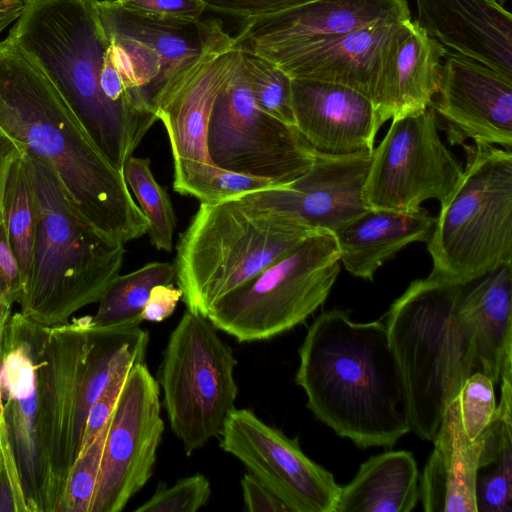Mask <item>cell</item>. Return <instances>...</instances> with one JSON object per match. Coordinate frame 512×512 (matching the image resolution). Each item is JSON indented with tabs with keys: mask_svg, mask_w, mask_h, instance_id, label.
Returning a JSON list of instances; mask_svg holds the SVG:
<instances>
[{
	"mask_svg": "<svg viewBox=\"0 0 512 512\" xmlns=\"http://www.w3.org/2000/svg\"><path fill=\"white\" fill-rule=\"evenodd\" d=\"M206 9L245 20L278 13L312 0H200Z\"/></svg>",
	"mask_w": 512,
	"mask_h": 512,
	"instance_id": "39",
	"label": "cell"
},
{
	"mask_svg": "<svg viewBox=\"0 0 512 512\" xmlns=\"http://www.w3.org/2000/svg\"><path fill=\"white\" fill-rule=\"evenodd\" d=\"M463 428L471 439L478 438L496 416L494 383L477 371L467 378L459 394Z\"/></svg>",
	"mask_w": 512,
	"mask_h": 512,
	"instance_id": "35",
	"label": "cell"
},
{
	"mask_svg": "<svg viewBox=\"0 0 512 512\" xmlns=\"http://www.w3.org/2000/svg\"><path fill=\"white\" fill-rule=\"evenodd\" d=\"M438 96L432 107L438 128L451 145L512 147V79L459 54L440 66Z\"/></svg>",
	"mask_w": 512,
	"mask_h": 512,
	"instance_id": "19",
	"label": "cell"
},
{
	"mask_svg": "<svg viewBox=\"0 0 512 512\" xmlns=\"http://www.w3.org/2000/svg\"><path fill=\"white\" fill-rule=\"evenodd\" d=\"M466 150L460 181L427 242L430 275L459 285L512 264V153L493 145Z\"/></svg>",
	"mask_w": 512,
	"mask_h": 512,
	"instance_id": "7",
	"label": "cell"
},
{
	"mask_svg": "<svg viewBox=\"0 0 512 512\" xmlns=\"http://www.w3.org/2000/svg\"><path fill=\"white\" fill-rule=\"evenodd\" d=\"M25 0H0V19H17L23 11Z\"/></svg>",
	"mask_w": 512,
	"mask_h": 512,
	"instance_id": "44",
	"label": "cell"
},
{
	"mask_svg": "<svg viewBox=\"0 0 512 512\" xmlns=\"http://www.w3.org/2000/svg\"><path fill=\"white\" fill-rule=\"evenodd\" d=\"M371 156L315 154L310 168L293 182L251 192L239 199L257 210L333 234L368 209L363 188Z\"/></svg>",
	"mask_w": 512,
	"mask_h": 512,
	"instance_id": "18",
	"label": "cell"
},
{
	"mask_svg": "<svg viewBox=\"0 0 512 512\" xmlns=\"http://www.w3.org/2000/svg\"><path fill=\"white\" fill-rule=\"evenodd\" d=\"M399 23L380 22L338 36L253 53L272 61L291 78L344 85L371 99L383 50Z\"/></svg>",
	"mask_w": 512,
	"mask_h": 512,
	"instance_id": "22",
	"label": "cell"
},
{
	"mask_svg": "<svg viewBox=\"0 0 512 512\" xmlns=\"http://www.w3.org/2000/svg\"><path fill=\"white\" fill-rule=\"evenodd\" d=\"M15 18H1L0 19V33L6 29L11 23L15 22Z\"/></svg>",
	"mask_w": 512,
	"mask_h": 512,
	"instance_id": "46",
	"label": "cell"
},
{
	"mask_svg": "<svg viewBox=\"0 0 512 512\" xmlns=\"http://www.w3.org/2000/svg\"><path fill=\"white\" fill-rule=\"evenodd\" d=\"M1 216L25 287L35 245L38 209L24 151L9 168L4 185Z\"/></svg>",
	"mask_w": 512,
	"mask_h": 512,
	"instance_id": "31",
	"label": "cell"
},
{
	"mask_svg": "<svg viewBox=\"0 0 512 512\" xmlns=\"http://www.w3.org/2000/svg\"><path fill=\"white\" fill-rule=\"evenodd\" d=\"M25 1H27V0H25Z\"/></svg>",
	"mask_w": 512,
	"mask_h": 512,
	"instance_id": "50",
	"label": "cell"
},
{
	"mask_svg": "<svg viewBox=\"0 0 512 512\" xmlns=\"http://www.w3.org/2000/svg\"><path fill=\"white\" fill-rule=\"evenodd\" d=\"M22 154V147L0 128V211L9 168L13 161Z\"/></svg>",
	"mask_w": 512,
	"mask_h": 512,
	"instance_id": "43",
	"label": "cell"
},
{
	"mask_svg": "<svg viewBox=\"0 0 512 512\" xmlns=\"http://www.w3.org/2000/svg\"><path fill=\"white\" fill-rule=\"evenodd\" d=\"M183 293L179 287L172 284L157 285L149 295L142 312V320L149 322H161L171 316L182 298Z\"/></svg>",
	"mask_w": 512,
	"mask_h": 512,
	"instance_id": "42",
	"label": "cell"
},
{
	"mask_svg": "<svg viewBox=\"0 0 512 512\" xmlns=\"http://www.w3.org/2000/svg\"><path fill=\"white\" fill-rule=\"evenodd\" d=\"M295 127L315 154H372L380 128L372 100L336 83L292 78Z\"/></svg>",
	"mask_w": 512,
	"mask_h": 512,
	"instance_id": "20",
	"label": "cell"
},
{
	"mask_svg": "<svg viewBox=\"0 0 512 512\" xmlns=\"http://www.w3.org/2000/svg\"><path fill=\"white\" fill-rule=\"evenodd\" d=\"M420 497L419 473L409 451H389L362 463L340 487L335 512H409Z\"/></svg>",
	"mask_w": 512,
	"mask_h": 512,
	"instance_id": "28",
	"label": "cell"
},
{
	"mask_svg": "<svg viewBox=\"0 0 512 512\" xmlns=\"http://www.w3.org/2000/svg\"><path fill=\"white\" fill-rule=\"evenodd\" d=\"M340 272L334 235L316 232L256 277L216 301L207 318L238 342L274 338L327 299Z\"/></svg>",
	"mask_w": 512,
	"mask_h": 512,
	"instance_id": "8",
	"label": "cell"
},
{
	"mask_svg": "<svg viewBox=\"0 0 512 512\" xmlns=\"http://www.w3.org/2000/svg\"><path fill=\"white\" fill-rule=\"evenodd\" d=\"M44 327L21 312L12 314L0 352L4 418L29 512H46L40 439Z\"/></svg>",
	"mask_w": 512,
	"mask_h": 512,
	"instance_id": "15",
	"label": "cell"
},
{
	"mask_svg": "<svg viewBox=\"0 0 512 512\" xmlns=\"http://www.w3.org/2000/svg\"><path fill=\"white\" fill-rule=\"evenodd\" d=\"M214 165L267 179L293 182L312 165L315 153L295 126L256 105L241 60L215 99L208 126Z\"/></svg>",
	"mask_w": 512,
	"mask_h": 512,
	"instance_id": "11",
	"label": "cell"
},
{
	"mask_svg": "<svg viewBox=\"0 0 512 512\" xmlns=\"http://www.w3.org/2000/svg\"><path fill=\"white\" fill-rule=\"evenodd\" d=\"M38 225L20 312L53 326L99 302L119 274L125 248L94 229L68 199L52 166L24 151Z\"/></svg>",
	"mask_w": 512,
	"mask_h": 512,
	"instance_id": "5",
	"label": "cell"
},
{
	"mask_svg": "<svg viewBox=\"0 0 512 512\" xmlns=\"http://www.w3.org/2000/svg\"><path fill=\"white\" fill-rule=\"evenodd\" d=\"M136 364V363H135ZM134 364L125 366L112 378L100 397L90 407L85 421L80 452H83L107 426L121 388Z\"/></svg>",
	"mask_w": 512,
	"mask_h": 512,
	"instance_id": "38",
	"label": "cell"
},
{
	"mask_svg": "<svg viewBox=\"0 0 512 512\" xmlns=\"http://www.w3.org/2000/svg\"><path fill=\"white\" fill-rule=\"evenodd\" d=\"M106 428L107 426L89 447L78 455L68 477L64 512H91L98 484Z\"/></svg>",
	"mask_w": 512,
	"mask_h": 512,
	"instance_id": "34",
	"label": "cell"
},
{
	"mask_svg": "<svg viewBox=\"0 0 512 512\" xmlns=\"http://www.w3.org/2000/svg\"><path fill=\"white\" fill-rule=\"evenodd\" d=\"M295 381L314 416L358 447L393 446L411 431L402 372L382 321L333 309L310 325Z\"/></svg>",
	"mask_w": 512,
	"mask_h": 512,
	"instance_id": "2",
	"label": "cell"
},
{
	"mask_svg": "<svg viewBox=\"0 0 512 512\" xmlns=\"http://www.w3.org/2000/svg\"><path fill=\"white\" fill-rule=\"evenodd\" d=\"M496 2H498L500 5L504 4L507 0H495Z\"/></svg>",
	"mask_w": 512,
	"mask_h": 512,
	"instance_id": "49",
	"label": "cell"
},
{
	"mask_svg": "<svg viewBox=\"0 0 512 512\" xmlns=\"http://www.w3.org/2000/svg\"><path fill=\"white\" fill-rule=\"evenodd\" d=\"M411 20L407 0H312L245 20L235 43L243 50L310 42L380 22Z\"/></svg>",
	"mask_w": 512,
	"mask_h": 512,
	"instance_id": "21",
	"label": "cell"
},
{
	"mask_svg": "<svg viewBox=\"0 0 512 512\" xmlns=\"http://www.w3.org/2000/svg\"><path fill=\"white\" fill-rule=\"evenodd\" d=\"M240 484L246 511L291 512L273 491L250 472L242 477Z\"/></svg>",
	"mask_w": 512,
	"mask_h": 512,
	"instance_id": "41",
	"label": "cell"
},
{
	"mask_svg": "<svg viewBox=\"0 0 512 512\" xmlns=\"http://www.w3.org/2000/svg\"><path fill=\"white\" fill-rule=\"evenodd\" d=\"M316 232L239 198L200 203L176 246L175 280L184 304L206 317L216 301Z\"/></svg>",
	"mask_w": 512,
	"mask_h": 512,
	"instance_id": "6",
	"label": "cell"
},
{
	"mask_svg": "<svg viewBox=\"0 0 512 512\" xmlns=\"http://www.w3.org/2000/svg\"><path fill=\"white\" fill-rule=\"evenodd\" d=\"M122 172L148 221L150 243L157 250L170 252L176 216L169 194L151 171L150 160L132 155L125 161Z\"/></svg>",
	"mask_w": 512,
	"mask_h": 512,
	"instance_id": "32",
	"label": "cell"
},
{
	"mask_svg": "<svg viewBox=\"0 0 512 512\" xmlns=\"http://www.w3.org/2000/svg\"><path fill=\"white\" fill-rule=\"evenodd\" d=\"M242 50V65L256 105L270 116L295 126L292 78L272 61Z\"/></svg>",
	"mask_w": 512,
	"mask_h": 512,
	"instance_id": "33",
	"label": "cell"
},
{
	"mask_svg": "<svg viewBox=\"0 0 512 512\" xmlns=\"http://www.w3.org/2000/svg\"><path fill=\"white\" fill-rule=\"evenodd\" d=\"M463 169L442 142L431 106L392 119L373 150L363 188L368 208L414 211L427 199L443 203Z\"/></svg>",
	"mask_w": 512,
	"mask_h": 512,
	"instance_id": "12",
	"label": "cell"
},
{
	"mask_svg": "<svg viewBox=\"0 0 512 512\" xmlns=\"http://www.w3.org/2000/svg\"><path fill=\"white\" fill-rule=\"evenodd\" d=\"M12 305L13 304L8 301L0 302V352L6 336L8 324L12 316Z\"/></svg>",
	"mask_w": 512,
	"mask_h": 512,
	"instance_id": "45",
	"label": "cell"
},
{
	"mask_svg": "<svg viewBox=\"0 0 512 512\" xmlns=\"http://www.w3.org/2000/svg\"><path fill=\"white\" fill-rule=\"evenodd\" d=\"M2 475V453H1V444H0V481Z\"/></svg>",
	"mask_w": 512,
	"mask_h": 512,
	"instance_id": "48",
	"label": "cell"
},
{
	"mask_svg": "<svg viewBox=\"0 0 512 512\" xmlns=\"http://www.w3.org/2000/svg\"><path fill=\"white\" fill-rule=\"evenodd\" d=\"M106 35L131 59L146 104H155L164 89L193 62L230 36L218 19H156L129 12L113 0H97Z\"/></svg>",
	"mask_w": 512,
	"mask_h": 512,
	"instance_id": "17",
	"label": "cell"
},
{
	"mask_svg": "<svg viewBox=\"0 0 512 512\" xmlns=\"http://www.w3.org/2000/svg\"><path fill=\"white\" fill-rule=\"evenodd\" d=\"M416 24L443 46L512 79V16L495 0H416Z\"/></svg>",
	"mask_w": 512,
	"mask_h": 512,
	"instance_id": "24",
	"label": "cell"
},
{
	"mask_svg": "<svg viewBox=\"0 0 512 512\" xmlns=\"http://www.w3.org/2000/svg\"><path fill=\"white\" fill-rule=\"evenodd\" d=\"M205 316L186 310L170 334L159 384L170 427L191 455L221 434L235 408L233 351Z\"/></svg>",
	"mask_w": 512,
	"mask_h": 512,
	"instance_id": "9",
	"label": "cell"
},
{
	"mask_svg": "<svg viewBox=\"0 0 512 512\" xmlns=\"http://www.w3.org/2000/svg\"><path fill=\"white\" fill-rule=\"evenodd\" d=\"M174 263L154 261L125 275H117L106 287L92 324L97 328L136 327L143 322L142 312L151 290L172 284Z\"/></svg>",
	"mask_w": 512,
	"mask_h": 512,
	"instance_id": "29",
	"label": "cell"
},
{
	"mask_svg": "<svg viewBox=\"0 0 512 512\" xmlns=\"http://www.w3.org/2000/svg\"><path fill=\"white\" fill-rule=\"evenodd\" d=\"M3 414H4V407H3L2 395H1V389H0V417Z\"/></svg>",
	"mask_w": 512,
	"mask_h": 512,
	"instance_id": "47",
	"label": "cell"
},
{
	"mask_svg": "<svg viewBox=\"0 0 512 512\" xmlns=\"http://www.w3.org/2000/svg\"><path fill=\"white\" fill-rule=\"evenodd\" d=\"M119 7L156 19L197 21L205 5L200 0H113Z\"/></svg>",
	"mask_w": 512,
	"mask_h": 512,
	"instance_id": "37",
	"label": "cell"
},
{
	"mask_svg": "<svg viewBox=\"0 0 512 512\" xmlns=\"http://www.w3.org/2000/svg\"><path fill=\"white\" fill-rule=\"evenodd\" d=\"M2 206V205H1ZM0 291L13 304L20 303L24 293L22 272L11 247L0 212Z\"/></svg>",
	"mask_w": 512,
	"mask_h": 512,
	"instance_id": "40",
	"label": "cell"
},
{
	"mask_svg": "<svg viewBox=\"0 0 512 512\" xmlns=\"http://www.w3.org/2000/svg\"><path fill=\"white\" fill-rule=\"evenodd\" d=\"M436 218L419 208H368L333 233L340 263L356 277L372 280L379 267L412 242H428Z\"/></svg>",
	"mask_w": 512,
	"mask_h": 512,
	"instance_id": "26",
	"label": "cell"
},
{
	"mask_svg": "<svg viewBox=\"0 0 512 512\" xmlns=\"http://www.w3.org/2000/svg\"><path fill=\"white\" fill-rule=\"evenodd\" d=\"M159 383L144 362L127 374L103 446L91 512H120L150 479L162 439Z\"/></svg>",
	"mask_w": 512,
	"mask_h": 512,
	"instance_id": "14",
	"label": "cell"
},
{
	"mask_svg": "<svg viewBox=\"0 0 512 512\" xmlns=\"http://www.w3.org/2000/svg\"><path fill=\"white\" fill-rule=\"evenodd\" d=\"M512 415L496 412L482 432L483 445L476 476L477 512H511Z\"/></svg>",
	"mask_w": 512,
	"mask_h": 512,
	"instance_id": "30",
	"label": "cell"
},
{
	"mask_svg": "<svg viewBox=\"0 0 512 512\" xmlns=\"http://www.w3.org/2000/svg\"><path fill=\"white\" fill-rule=\"evenodd\" d=\"M433 441L419 485L424 511L477 512L475 485L483 437L466 434L458 396L446 408Z\"/></svg>",
	"mask_w": 512,
	"mask_h": 512,
	"instance_id": "25",
	"label": "cell"
},
{
	"mask_svg": "<svg viewBox=\"0 0 512 512\" xmlns=\"http://www.w3.org/2000/svg\"><path fill=\"white\" fill-rule=\"evenodd\" d=\"M44 329L41 458L47 510L64 512L68 477L78 458L85 426L80 383L92 341L91 316Z\"/></svg>",
	"mask_w": 512,
	"mask_h": 512,
	"instance_id": "13",
	"label": "cell"
},
{
	"mask_svg": "<svg viewBox=\"0 0 512 512\" xmlns=\"http://www.w3.org/2000/svg\"><path fill=\"white\" fill-rule=\"evenodd\" d=\"M442 44L416 22H401L381 57L372 93L378 123L430 106L439 89Z\"/></svg>",
	"mask_w": 512,
	"mask_h": 512,
	"instance_id": "23",
	"label": "cell"
},
{
	"mask_svg": "<svg viewBox=\"0 0 512 512\" xmlns=\"http://www.w3.org/2000/svg\"><path fill=\"white\" fill-rule=\"evenodd\" d=\"M242 50L235 38L210 49L161 93L155 114L164 125L174 163L173 189L202 202H219L238 188L235 172L213 164L208 126L219 92L235 72Z\"/></svg>",
	"mask_w": 512,
	"mask_h": 512,
	"instance_id": "10",
	"label": "cell"
},
{
	"mask_svg": "<svg viewBox=\"0 0 512 512\" xmlns=\"http://www.w3.org/2000/svg\"><path fill=\"white\" fill-rule=\"evenodd\" d=\"M0 128L52 166L70 202L100 234L125 244L147 233L123 172L96 147L37 63L6 38L0 42Z\"/></svg>",
	"mask_w": 512,
	"mask_h": 512,
	"instance_id": "1",
	"label": "cell"
},
{
	"mask_svg": "<svg viewBox=\"0 0 512 512\" xmlns=\"http://www.w3.org/2000/svg\"><path fill=\"white\" fill-rule=\"evenodd\" d=\"M96 1L27 0L6 39L37 63L96 147L122 172L158 118L150 110L117 105L104 94L113 50Z\"/></svg>",
	"mask_w": 512,
	"mask_h": 512,
	"instance_id": "3",
	"label": "cell"
},
{
	"mask_svg": "<svg viewBox=\"0 0 512 512\" xmlns=\"http://www.w3.org/2000/svg\"><path fill=\"white\" fill-rule=\"evenodd\" d=\"M221 448L241 461L291 512H335L340 487L296 439L249 409L234 408L221 431Z\"/></svg>",
	"mask_w": 512,
	"mask_h": 512,
	"instance_id": "16",
	"label": "cell"
},
{
	"mask_svg": "<svg viewBox=\"0 0 512 512\" xmlns=\"http://www.w3.org/2000/svg\"><path fill=\"white\" fill-rule=\"evenodd\" d=\"M464 285L429 275L413 281L386 315L411 430L432 441L448 405L480 371L473 324L460 305Z\"/></svg>",
	"mask_w": 512,
	"mask_h": 512,
	"instance_id": "4",
	"label": "cell"
},
{
	"mask_svg": "<svg viewBox=\"0 0 512 512\" xmlns=\"http://www.w3.org/2000/svg\"><path fill=\"white\" fill-rule=\"evenodd\" d=\"M211 496L210 482L203 474L179 479L172 487L158 486L152 497L136 508V512H195Z\"/></svg>",
	"mask_w": 512,
	"mask_h": 512,
	"instance_id": "36",
	"label": "cell"
},
{
	"mask_svg": "<svg viewBox=\"0 0 512 512\" xmlns=\"http://www.w3.org/2000/svg\"><path fill=\"white\" fill-rule=\"evenodd\" d=\"M460 305L474 327L480 372L497 384L512 357V264L464 285Z\"/></svg>",
	"mask_w": 512,
	"mask_h": 512,
	"instance_id": "27",
	"label": "cell"
}]
</instances>
